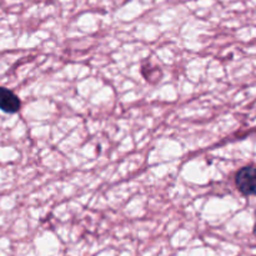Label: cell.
<instances>
[{
    "label": "cell",
    "instance_id": "6da1fadb",
    "mask_svg": "<svg viewBox=\"0 0 256 256\" xmlns=\"http://www.w3.org/2000/svg\"><path fill=\"white\" fill-rule=\"evenodd\" d=\"M235 185L238 190L244 196H255L256 195V168L244 166L236 172Z\"/></svg>",
    "mask_w": 256,
    "mask_h": 256
},
{
    "label": "cell",
    "instance_id": "3957f363",
    "mask_svg": "<svg viewBox=\"0 0 256 256\" xmlns=\"http://www.w3.org/2000/svg\"><path fill=\"white\" fill-rule=\"evenodd\" d=\"M254 234H255V236H256V222H255V228H254Z\"/></svg>",
    "mask_w": 256,
    "mask_h": 256
},
{
    "label": "cell",
    "instance_id": "7a4b0ae2",
    "mask_svg": "<svg viewBox=\"0 0 256 256\" xmlns=\"http://www.w3.org/2000/svg\"><path fill=\"white\" fill-rule=\"evenodd\" d=\"M22 108V102L19 98L6 88L0 86V110L9 114L18 112Z\"/></svg>",
    "mask_w": 256,
    "mask_h": 256
}]
</instances>
